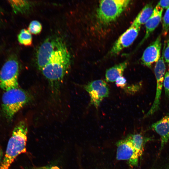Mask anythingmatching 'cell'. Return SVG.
I'll return each mask as SVG.
<instances>
[{"mask_svg":"<svg viewBox=\"0 0 169 169\" xmlns=\"http://www.w3.org/2000/svg\"><path fill=\"white\" fill-rule=\"evenodd\" d=\"M32 169H60L56 166H43L41 167H34Z\"/></svg>","mask_w":169,"mask_h":169,"instance_id":"cell-26","label":"cell"},{"mask_svg":"<svg viewBox=\"0 0 169 169\" xmlns=\"http://www.w3.org/2000/svg\"><path fill=\"white\" fill-rule=\"evenodd\" d=\"M163 85L166 95L169 98V71L166 72L165 74Z\"/></svg>","mask_w":169,"mask_h":169,"instance_id":"cell-23","label":"cell"},{"mask_svg":"<svg viewBox=\"0 0 169 169\" xmlns=\"http://www.w3.org/2000/svg\"><path fill=\"white\" fill-rule=\"evenodd\" d=\"M153 10L151 3L146 4L137 14L131 25L141 27L145 24L152 14Z\"/></svg>","mask_w":169,"mask_h":169,"instance_id":"cell-15","label":"cell"},{"mask_svg":"<svg viewBox=\"0 0 169 169\" xmlns=\"http://www.w3.org/2000/svg\"><path fill=\"white\" fill-rule=\"evenodd\" d=\"M157 4L163 9H167L169 8V0L160 1Z\"/></svg>","mask_w":169,"mask_h":169,"instance_id":"cell-25","label":"cell"},{"mask_svg":"<svg viewBox=\"0 0 169 169\" xmlns=\"http://www.w3.org/2000/svg\"><path fill=\"white\" fill-rule=\"evenodd\" d=\"M163 9L157 4L154 8L152 14L145 24L146 32L145 36L138 46V48L142 44L150 37L161 22Z\"/></svg>","mask_w":169,"mask_h":169,"instance_id":"cell-12","label":"cell"},{"mask_svg":"<svg viewBox=\"0 0 169 169\" xmlns=\"http://www.w3.org/2000/svg\"><path fill=\"white\" fill-rule=\"evenodd\" d=\"M141 87V84L138 83L125 87L126 92L130 94H134L139 90Z\"/></svg>","mask_w":169,"mask_h":169,"instance_id":"cell-21","label":"cell"},{"mask_svg":"<svg viewBox=\"0 0 169 169\" xmlns=\"http://www.w3.org/2000/svg\"><path fill=\"white\" fill-rule=\"evenodd\" d=\"M132 143L139 156H141L144 150V146L149 138H144L139 134H131L126 137Z\"/></svg>","mask_w":169,"mask_h":169,"instance_id":"cell-16","label":"cell"},{"mask_svg":"<svg viewBox=\"0 0 169 169\" xmlns=\"http://www.w3.org/2000/svg\"><path fill=\"white\" fill-rule=\"evenodd\" d=\"M18 42L22 44L29 46L32 44V36L28 30L22 29L18 34Z\"/></svg>","mask_w":169,"mask_h":169,"instance_id":"cell-18","label":"cell"},{"mask_svg":"<svg viewBox=\"0 0 169 169\" xmlns=\"http://www.w3.org/2000/svg\"><path fill=\"white\" fill-rule=\"evenodd\" d=\"M9 3L16 14L23 13L28 11L31 8L32 3L24 0H10Z\"/></svg>","mask_w":169,"mask_h":169,"instance_id":"cell-17","label":"cell"},{"mask_svg":"<svg viewBox=\"0 0 169 169\" xmlns=\"http://www.w3.org/2000/svg\"><path fill=\"white\" fill-rule=\"evenodd\" d=\"M128 0H104L100 1L97 11L99 22L104 25L115 20L130 3Z\"/></svg>","mask_w":169,"mask_h":169,"instance_id":"cell-4","label":"cell"},{"mask_svg":"<svg viewBox=\"0 0 169 169\" xmlns=\"http://www.w3.org/2000/svg\"><path fill=\"white\" fill-rule=\"evenodd\" d=\"M58 38H48L39 46L37 53L36 62L41 70L49 62L56 48Z\"/></svg>","mask_w":169,"mask_h":169,"instance_id":"cell-10","label":"cell"},{"mask_svg":"<svg viewBox=\"0 0 169 169\" xmlns=\"http://www.w3.org/2000/svg\"><path fill=\"white\" fill-rule=\"evenodd\" d=\"M116 158L118 160H126L132 167L137 165L138 154L131 142L126 138L116 143Z\"/></svg>","mask_w":169,"mask_h":169,"instance_id":"cell-8","label":"cell"},{"mask_svg":"<svg viewBox=\"0 0 169 169\" xmlns=\"http://www.w3.org/2000/svg\"><path fill=\"white\" fill-rule=\"evenodd\" d=\"M165 69V65L162 53V56H161L159 59L156 63L154 68V73L156 81V92L155 98L151 107L145 115V117L152 115L159 109Z\"/></svg>","mask_w":169,"mask_h":169,"instance_id":"cell-7","label":"cell"},{"mask_svg":"<svg viewBox=\"0 0 169 169\" xmlns=\"http://www.w3.org/2000/svg\"><path fill=\"white\" fill-rule=\"evenodd\" d=\"M140 27L131 25L115 42L109 53V55H116L125 48L130 46L137 37Z\"/></svg>","mask_w":169,"mask_h":169,"instance_id":"cell-9","label":"cell"},{"mask_svg":"<svg viewBox=\"0 0 169 169\" xmlns=\"http://www.w3.org/2000/svg\"><path fill=\"white\" fill-rule=\"evenodd\" d=\"M162 33L166 35L169 31V8L166 9L162 18Z\"/></svg>","mask_w":169,"mask_h":169,"instance_id":"cell-19","label":"cell"},{"mask_svg":"<svg viewBox=\"0 0 169 169\" xmlns=\"http://www.w3.org/2000/svg\"><path fill=\"white\" fill-rule=\"evenodd\" d=\"M162 53L164 60L169 64V37L165 43Z\"/></svg>","mask_w":169,"mask_h":169,"instance_id":"cell-22","label":"cell"},{"mask_svg":"<svg viewBox=\"0 0 169 169\" xmlns=\"http://www.w3.org/2000/svg\"><path fill=\"white\" fill-rule=\"evenodd\" d=\"M90 97V104L98 108L102 100L108 96L109 89L107 83L101 79L90 82L84 86Z\"/></svg>","mask_w":169,"mask_h":169,"instance_id":"cell-6","label":"cell"},{"mask_svg":"<svg viewBox=\"0 0 169 169\" xmlns=\"http://www.w3.org/2000/svg\"><path fill=\"white\" fill-rule=\"evenodd\" d=\"M70 64V53L64 43L58 38L56 49L41 70L51 85L56 87L63 79Z\"/></svg>","mask_w":169,"mask_h":169,"instance_id":"cell-1","label":"cell"},{"mask_svg":"<svg viewBox=\"0 0 169 169\" xmlns=\"http://www.w3.org/2000/svg\"><path fill=\"white\" fill-rule=\"evenodd\" d=\"M42 26L40 23L37 20H33L30 23L28 30L31 33L37 34L41 31Z\"/></svg>","mask_w":169,"mask_h":169,"instance_id":"cell-20","label":"cell"},{"mask_svg":"<svg viewBox=\"0 0 169 169\" xmlns=\"http://www.w3.org/2000/svg\"><path fill=\"white\" fill-rule=\"evenodd\" d=\"M115 82L116 86L121 88H124L126 85V80L123 76L118 77Z\"/></svg>","mask_w":169,"mask_h":169,"instance_id":"cell-24","label":"cell"},{"mask_svg":"<svg viewBox=\"0 0 169 169\" xmlns=\"http://www.w3.org/2000/svg\"><path fill=\"white\" fill-rule=\"evenodd\" d=\"M3 155V151L1 147H0V166L2 162V159Z\"/></svg>","mask_w":169,"mask_h":169,"instance_id":"cell-27","label":"cell"},{"mask_svg":"<svg viewBox=\"0 0 169 169\" xmlns=\"http://www.w3.org/2000/svg\"><path fill=\"white\" fill-rule=\"evenodd\" d=\"M160 136L161 144L160 150L161 151L169 139V113L151 126Z\"/></svg>","mask_w":169,"mask_h":169,"instance_id":"cell-13","label":"cell"},{"mask_svg":"<svg viewBox=\"0 0 169 169\" xmlns=\"http://www.w3.org/2000/svg\"><path fill=\"white\" fill-rule=\"evenodd\" d=\"M30 100L28 94L18 87L5 91L2 97V109L5 117L9 120Z\"/></svg>","mask_w":169,"mask_h":169,"instance_id":"cell-3","label":"cell"},{"mask_svg":"<svg viewBox=\"0 0 169 169\" xmlns=\"http://www.w3.org/2000/svg\"><path fill=\"white\" fill-rule=\"evenodd\" d=\"M128 65V62L124 61L107 69L105 74V79L107 82L115 81L123 73Z\"/></svg>","mask_w":169,"mask_h":169,"instance_id":"cell-14","label":"cell"},{"mask_svg":"<svg viewBox=\"0 0 169 169\" xmlns=\"http://www.w3.org/2000/svg\"><path fill=\"white\" fill-rule=\"evenodd\" d=\"M28 126L24 120L19 122L14 127L10 138L0 169H9L19 155L26 151Z\"/></svg>","mask_w":169,"mask_h":169,"instance_id":"cell-2","label":"cell"},{"mask_svg":"<svg viewBox=\"0 0 169 169\" xmlns=\"http://www.w3.org/2000/svg\"><path fill=\"white\" fill-rule=\"evenodd\" d=\"M161 38L159 35L144 51L141 58L142 64L151 67L154 63H156L161 57Z\"/></svg>","mask_w":169,"mask_h":169,"instance_id":"cell-11","label":"cell"},{"mask_svg":"<svg viewBox=\"0 0 169 169\" xmlns=\"http://www.w3.org/2000/svg\"><path fill=\"white\" fill-rule=\"evenodd\" d=\"M19 66L14 57L9 58L3 66L0 72V87L5 91L18 87Z\"/></svg>","mask_w":169,"mask_h":169,"instance_id":"cell-5","label":"cell"}]
</instances>
